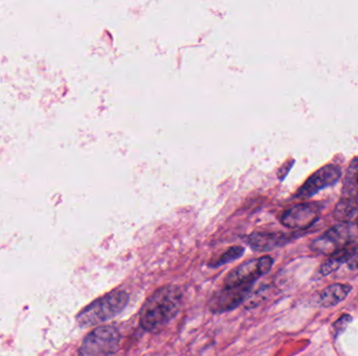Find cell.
<instances>
[{
  "label": "cell",
  "instance_id": "obj_14",
  "mask_svg": "<svg viewBox=\"0 0 358 356\" xmlns=\"http://www.w3.org/2000/svg\"><path fill=\"white\" fill-rule=\"evenodd\" d=\"M345 179L353 181L356 184H358V156L355 157L350 163Z\"/></svg>",
  "mask_w": 358,
  "mask_h": 356
},
{
  "label": "cell",
  "instance_id": "obj_9",
  "mask_svg": "<svg viewBox=\"0 0 358 356\" xmlns=\"http://www.w3.org/2000/svg\"><path fill=\"white\" fill-rule=\"evenodd\" d=\"M358 212V184L344 179L341 198L334 209V218L341 222H350Z\"/></svg>",
  "mask_w": 358,
  "mask_h": 356
},
{
  "label": "cell",
  "instance_id": "obj_4",
  "mask_svg": "<svg viewBox=\"0 0 358 356\" xmlns=\"http://www.w3.org/2000/svg\"><path fill=\"white\" fill-rule=\"evenodd\" d=\"M353 244H355L354 227L350 222H342L316 238L312 242L311 249L316 253L331 256Z\"/></svg>",
  "mask_w": 358,
  "mask_h": 356
},
{
  "label": "cell",
  "instance_id": "obj_13",
  "mask_svg": "<svg viewBox=\"0 0 358 356\" xmlns=\"http://www.w3.org/2000/svg\"><path fill=\"white\" fill-rule=\"evenodd\" d=\"M352 318L349 315L343 316L339 318L335 323L333 324V337L336 338L348 327L350 322H351Z\"/></svg>",
  "mask_w": 358,
  "mask_h": 356
},
{
  "label": "cell",
  "instance_id": "obj_15",
  "mask_svg": "<svg viewBox=\"0 0 358 356\" xmlns=\"http://www.w3.org/2000/svg\"><path fill=\"white\" fill-rule=\"evenodd\" d=\"M357 226H358V216H357Z\"/></svg>",
  "mask_w": 358,
  "mask_h": 356
},
{
  "label": "cell",
  "instance_id": "obj_6",
  "mask_svg": "<svg viewBox=\"0 0 358 356\" xmlns=\"http://www.w3.org/2000/svg\"><path fill=\"white\" fill-rule=\"evenodd\" d=\"M342 178V170L334 164H327L307 179L296 192V198L308 199L337 183Z\"/></svg>",
  "mask_w": 358,
  "mask_h": 356
},
{
  "label": "cell",
  "instance_id": "obj_1",
  "mask_svg": "<svg viewBox=\"0 0 358 356\" xmlns=\"http://www.w3.org/2000/svg\"><path fill=\"white\" fill-rule=\"evenodd\" d=\"M182 305V292L178 286L166 285L155 290L139 312V324L148 332L164 329Z\"/></svg>",
  "mask_w": 358,
  "mask_h": 356
},
{
  "label": "cell",
  "instance_id": "obj_3",
  "mask_svg": "<svg viewBox=\"0 0 358 356\" xmlns=\"http://www.w3.org/2000/svg\"><path fill=\"white\" fill-rule=\"evenodd\" d=\"M121 333L115 326H99L81 344L77 356H112L119 349Z\"/></svg>",
  "mask_w": 358,
  "mask_h": 356
},
{
  "label": "cell",
  "instance_id": "obj_12",
  "mask_svg": "<svg viewBox=\"0 0 358 356\" xmlns=\"http://www.w3.org/2000/svg\"><path fill=\"white\" fill-rule=\"evenodd\" d=\"M244 251H246V249L242 248V246H232L230 250L226 251V253L222 254V257L219 258L214 264H212L213 268H219V266H224L228 262L239 259L243 255Z\"/></svg>",
  "mask_w": 358,
  "mask_h": 356
},
{
  "label": "cell",
  "instance_id": "obj_8",
  "mask_svg": "<svg viewBox=\"0 0 358 356\" xmlns=\"http://www.w3.org/2000/svg\"><path fill=\"white\" fill-rule=\"evenodd\" d=\"M252 284L236 286V288H224L212 296L208 302V308L214 314H224L238 307L250 294Z\"/></svg>",
  "mask_w": 358,
  "mask_h": 356
},
{
  "label": "cell",
  "instance_id": "obj_5",
  "mask_svg": "<svg viewBox=\"0 0 358 356\" xmlns=\"http://www.w3.org/2000/svg\"><path fill=\"white\" fill-rule=\"evenodd\" d=\"M272 264H274V259L270 256L250 260L232 270L226 276L224 280V288H236V286L254 284L256 280L270 272Z\"/></svg>",
  "mask_w": 358,
  "mask_h": 356
},
{
  "label": "cell",
  "instance_id": "obj_2",
  "mask_svg": "<svg viewBox=\"0 0 358 356\" xmlns=\"http://www.w3.org/2000/svg\"><path fill=\"white\" fill-rule=\"evenodd\" d=\"M129 295L125 290H115L89 304L77 316L80 327L99 325L119 316L126 308Z\"/></svg>",
  "mask_w": 358,
  "mask_h": 356
},
{
  "label": "cell",
  "instance_id": "obj_7",
  "mask_svg": "<svg viewBox=\"0 0 358 356\" xmlns=\"http://www.w3.org/2000/svg\"><path fill=\"white\" fill-rule=\"evenodd\" d=\"M322 205L318 203H301L288 209L281 218V222L287 228L306 230L320 218Z\"/></svg>",
  "mask_w": 358,
  "mask_h": 356
},
{
  "label": "cell",
  "instance_id": "obj_10",
  "mask_svg": "<svg viewBox=\"0 0 358 356\" xmlns=\"http://www.w3.org/2000/svg\"><path fill=\"white\" fill-rule=\"evenodd\" d=\"M289 238L283 233H262L256 232L248 238V242L252 250L256 252H267L278 246H283Z\"/></svg>",
  "mask_w": 358,
  "mask_h": 356
},
{
  "label": "cell",
  "instance_id": "obj_11",
  "mask_svg": "<svg viewBox=\"0 0 358 356\" xmlns=\"http://www.w3.org/2000/svg\"><path fill=\"white\" fill-rule=\"evenodd\" d=\"M351 286L348 284L335 283L326 288L321 292L322 305L329 307L335 306L341 303L343 300L347 298L348 294L351 292Z\"/></svg>",
  "mask_w": 358,
  "mask_h": 356
}]
</instances>
